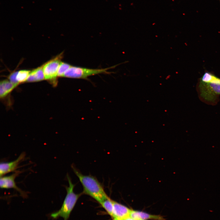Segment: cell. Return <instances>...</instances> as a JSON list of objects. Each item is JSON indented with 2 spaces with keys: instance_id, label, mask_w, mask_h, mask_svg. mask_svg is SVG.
Instances as JSON below:
<instances>
[{
  "instance_id": "obj_1",
  "label": "cell",
  "mask_w": 220,
  "mask_h": 220,
  "mask_svg": "<svg viewBox=\"0 0 220 220\" xmlns=\"http://www.w3.org/2000/svg\"><path fill=\"white\" fill-rule=\"evenodd\" d=\"M72 168L83 187L82 194L90 196L100 204L108 197L102 185L95 177L83 175L73 166Z\"/></svg>"
},
{
  "instance_id": "obj_2",
  "label": "cell",
  "mask_w": 220,
  "mask_h": 220,
  "mask_svg": "<svg viewBox=\"0 0 220 220\" xmlns=\"http://www.w3.org/2000/svg\"><path fill=\"white\" fill-rule=\"evenodd\" d=\"M67 176L68 186L65 187L66 195L60 209L50 215V217L54 219L61 217L64 220H68L79 198L82 194H76L74 192L75 185L72 183L69 175H67Z\"/></svg>"
},
{
  "instance_id": "obj_3",
  "label": "cell",
  "mask_w": 220,
  "mask_h": 220,
  "mask_svg": "<svg viewBox=\"0 0 220 220\" xmlns=\"http://www.w3.org/2000/svg\"><path fill=\"white\" fill-rule=\"evenodd\" d=\"M198 89L202 100L210 104L215 103L220 95V78L217 77L214 80L208 82L200 80Z\"/></svg>"
},
{
  "instance_id": "obj_4",
  "label": "cell",
  "mask_w": 220,
  "mask_h": 220,
  "mask_svg": "<svg viewBox=\"0 0 220 220\" xmlns=\"http://www.w3.org/2000/svg\"><path fill=\"white\" fill-rule=\"evenodd\" d=\"M101 69H90L72 66L64 73L63 77L71 78L86 79L89 76L102 73H110L108 70L115 67Z\"/></svg>"
},
{
  "instance_id": "obj_5",
  "label": "cell",
  "mask_w": 220,
  "mask_h": 220,
  "mask_svg": "<svg viewBox=\"0 0 220 220\" xmlns=\"http://www.w3.org/2000/svg\"><path fill=\"white\" fill-rule=\"evenodd\" d=\"M62 57L61 53L43 65L45 79L50 81L55 80Z\"/></svg>"
},
{
  "instance_id": "obj_6",
  "label": "cell",
  "mask_w": 220,
  "mask_h": 220,
  "mask_svg": "<svg viewBox=\"0 0 220 220\" xmlns=\"http://www.w3.org/2000/svg\"><path fill=\"white\" fill-rule=\"evenodd\" d=\"M21 172L20 171H16L10 175L0 177V187L3 189H13L19 192L23 198H25L28 196L27 193L19 188L15 182L16 178Z\"/></svg>"
},
{
  "instance_id": "obj_7",
  "label": "cell",
  "mask_w": 220,
  "mask_h": 220,
  "mask_svg": "<svg viewBox=\"0 0 220 220\" xmlns=\"http://www.w3.org/2000/svg\"><path fill=\"white\" fill-rule=\"evenodd\" d=\"M25 157V154L22 152L15 160L9 162H2L0 164V177L4 176L8 173L15 172L19 164Z\"/></svg>"
},
{
  "instance_id": "obj_8",
  "label": "cell",
  "mask_w": 220,
  "mask_h": 220,
  "mask_svg": "<svg viewBox=\"0 0 220 220\" xmlns=\"http://www.w3.org/2000/svg\"><path fill=\"white\" fill-rule=\"evenodd\" d=\"M131 210L125 206L113 200V218L123 220L130 216Z\"/></svg>"
},
{
  "instance_id": "obj_9",
  "label": "cell",
  "mask_w": 220,
  "mask_h": 220,
  "mask_svg": "<svg viewBox=\"0 0 220 220\" xmlns=\"http://www.w3.org/2000/svg\"><path fill=\"white\" fill-rule=\"evenodd\" d=\"M136 220H164L163 217L158 215H152L140 211L131 210L130 216Z\"/></svg>"
},
{
  "instance_id": "obj_10",
  "label": "cell",
  "mask_w": 220,
  "mask_h": 220,
  "mask_svg": "<svg viewBox=\"0 0 220 220\" xmlns=\"http://www.w3.org/2000/svg\"><path fill=\"white\" fill-rule=\"evenodd\" d=\"M45 79L43 65L30 72L27 81L33 82L40 81Z\"/></svg>"
},
{
  "instance_id": "obj_11",
  "label": "cell",
  "mask_w": 220,
  "mask_h": 220,
  "mask_svg": "<svg viewBox=\"0 0 220 220\" xmlns=\"http://www.w3.org/2000/svg\"><path fill=\"white\" fill-rule=\"evenodd\" d=\"M17 85L7 80L1 81L0 84V97H5Z\"/></svg>"
},
{
  "instance_id": "obj_12",
  "label": "cell",
  "mask_w": 220,
  "mask_h": 220,
  "mask_svg": "<svg viewBox=\"0 0 220 220\" xmlns=\"http://www.w3.org/2000/svg\"><path fill=\"white\" fill-rule=\"evenodd\" d=\"M100 204L106 211L108 214L112 217L113 210V200L109 197L101 202Z\"/></svg>"
},
{
  "instance_id": "obj_13",
  "label": "cell",
  "mask_w": 220,
  "mask_h": 220,
  "mask_svg": "<svg viewBox=\"0 0 220 220\" xmlns=\"http://www.w3.org/2000/svg\"><path fill=\"white\" fill-rule=\"evenodd\" d=\"M30 72V71L27 70L17 72L16 78L18 82L19 83L27 81Z\"/></svg>"
},
{
  "instance_id": "obj_14",
  "label": "cell",
  "mask_w": 220,
  "mask_h": 220,
  "mask_svg": "<svg viewBox=\"0 0 220 220\" xmlns=\"http://www.w3.org/2000/svg\"><path fill=\"white\" fill-rule=\"evenodd\" d=\"M71 66L69 64L61 62L59 68L57 76L63 77L64 73Z\"/></svg>"
},
{
  "instance_id": "obj_15",
  "label": "cell",
  "mask_w": 220,
  "mask_h": 220,
  "mask_svg": "<svg viewBox=\"0 0 220 220\" xmlns=\"http://www.w3.org/2000/svg\"><path fill=\"white\" fill-rule=\"evenodd\" d=\"M217 77L212 73L206 72L200 79V81L205 82H208L213 81Z\"/></svg>"
},
{
  "instance_id": "obj_16",
  "label": "cell",
  "mask_w": 220,
  "mask_h": 220,
  "mask_svg": "<svg viewBox=\"0 0 220 220\" xmlns=\"http://www.w3.org/2000/svg\"><path fill=\"white\" fill-rule=\"evenodd\" d=\"M17 72H14L11 74L9 76L10 81L12 83L17 85L19 83L16 80V75Z\"/></svg>"
},
{
  "instance_id": "obj_17",
  "label": "cell",
  "mask_w": 220,
  "mask_h": 220,
  "mask_svg": "<svg viewBox=\"0 0 220 220\" xmlns=\"http://www.w3.org/2000/svg\"><path fill=\"white\" fill-rule=\"evenodd\" d=\"M123 220H136L130 216L128 217L123 219Z\"/></svg>"
},
{
  "instance_id": "obj_18",
  "label": "cell",
  "mask_w": 220,
  "mask_h": 220,
  "mask_svg": "<svg viewBox=\"0 0 220 220\" xmlns=\"http://www.w3.org/2000/svg\"><path fill=\"white\" fill-rule=\"evenodd\" d=\"M113 220H120L116 218H113Z\"/></svg>"
},
{
  "instance_id": "obj_19",
  "label": "cell",
  "mask_w": 220,
  "mask_h": 220,
  "mask_svg": "<svg viewBox=\"0 0 220 220\" xmlns=\"http://www.w3.org/2000/svg\"><path fill=\"white\" fill-rule=\"evenodd\" d=\"M145 220L140 219V220Z\"/></svg>"
}]
</instances>
